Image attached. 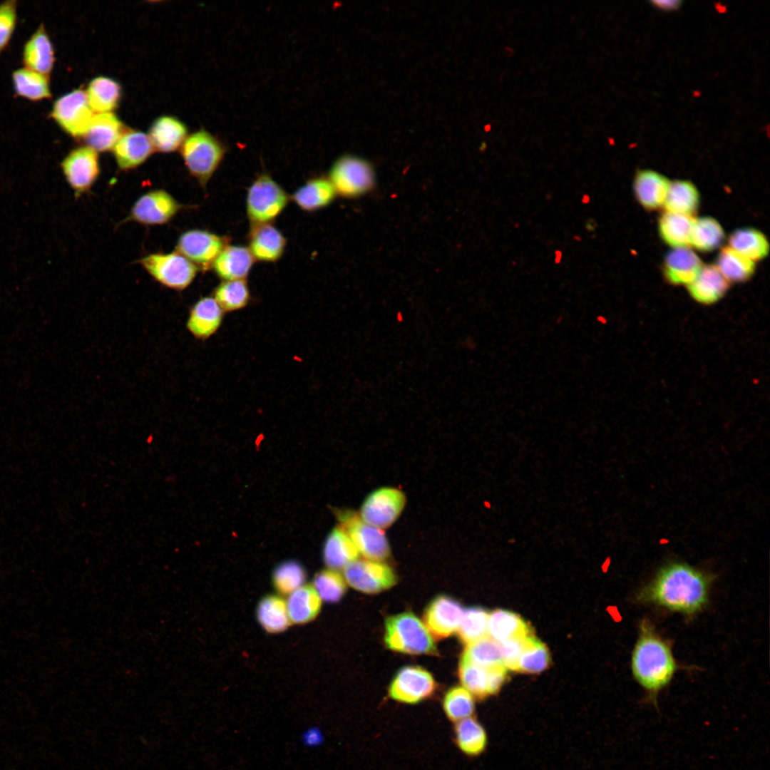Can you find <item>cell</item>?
Wrapping results in <instances>:
<instances>
[{
    "label": "cell",
    "instance_id": "cell-1",
    "mask_svg": "<svg viewBox=\"0 0 770 770\" xmlns=\"http://www.w3.org/2000/svg\"><path fill=\"white\" fill-rule=\"evenodd\" d=\"M711 578L684 563L664 566L640 592L639 601L692 615L707 603Z\"/></svg>",
    "mask_w": 770,
    "mask_h": 770
},
{
    "label": "cell",
    "instance_id": "cell-2",
    "mask_svg": "<svg viewBox=\"0 0 770 770\" xmlns=\"http://www.w3.org/2000/svg\"><path fill=\"white\" fill-rule=\"evenodd\" d=\"M677 664L669 645L654 630L650 622L642 621L632 656L634 677L654 704L659 692L671 681Z\"/></svg>",
    "mask_w": 770,
    "mask_h": 770
},
{
    "label": "cell",
    "instance_id": "cell-3",
    "mask_svg": "<svg viewBox=\"0 0 770 770\" xmlns=\"http://www.w3.org/2000/svg\"><path fill=\"white\" fill-rule=\"evenodd\" d=\"M384 640L388 649L401 653L435 654L437 652L426 625L409 611L386 619Z\"/></svg>",
    "mask_w": 770,
    "mask_h": 770
},
{
    "label": "cell",
    "instance_id": "cell-4",
    "mask_svg": "<svg viewBox=\"0 0 770 770\" xmlns=\"http://www.w3.org/2000/svg\"><path fill=\"white\" fill-rule=\"evenodd\" d=\"M226 151L222 141L205 129L188 135L180 147V153L188 172L202 187H205L212 177Z\"/></svg>",
    "mask_w": 770,
    "mask_h": 770
},
{
    "label": "cell",
    "instance_id": "cell-5",
    "mask_svg": "<svg viewBox=\"0 0 770 770\" xmlns=\"http://www.w3.org/2000/svg\"><path fill=\"white\" fill-rule=\"evenodd\" d=\"M289 200L288 193L269 174H260L247 192L246 213L251 226L272 223Z\"/></svg>",
    "mask_w": 770,
    "mask_h": 770
},
{
    "label": "cell",
    "instance_id": "cell-6",
    "mask_svg": "<svg viewBox=\"0 0 770 770\" xmlns=\"http://www.w3.org/2000/svg\"><path fill=\"white\" fill-rule=\"evenodd\" d=\"M337 195L356 198L371 191L376 178L371 163L359 156L346 154L332 164L328 174Z\"/></svg>",
    "mask_w": 770,
    "mask_h": 770
},
{
    "label": "cell",
    "instance_id": "cell-7",
    "mask_svg": "<svg viewBox=\"0 0 770 770\" xmlns=\"http://www.w3.org/2000/svg\"><path fill=\"white\" fill-rule=\"evenodd\" d=\"M341 528L346 532L364 559L384 562L391 555V548L384 530L374 527L351 510L338 513Z\"/></svg>",
    "mask_w": 770,
    "mask_h": 770
},
{
    "label": "cell",
    "instance_id": "cell-8",
    "mask_svg": "<svg viewBox=\"0 0 770 770\" xmlns=\"http://www.w3.org/2000/svg\"><path fill=\"white\" fill-rule=\"evenodd\" d=\"M143 268L158 282L181 290L194 280L198 267L178 252L153 253L140 260Z\"/></svg>",
    "mask_w": 770,
    "mask_h": 770
},
{
    "label": "cell",
    "instance_id": "cell-9",
    "mask_svg": "<svg viewBox=\"0 0 770 770\" xmlns=\"http://www.w3.org/2000/svg\"><path fill=\"white\" fill-rule=\"evenodd\" d=\"M406 496L399 488L381 487L370 493L361 505L359 516L367 523L384 530L394 524L406 505Z\"/></svg>",
    "mask_w": 770,
    "mask_h": 770
},
{
    "label": "cell",
    "instance_id": "cell-10",
    "mask_svg": "<svg viewBox=\"0 0 770 770\" xmlns=\"http://www.w3.org/2000/svg\"><path fill=\"white\" fill-rule=\"evenodd\" d=\"M436 683L431 673L419 666H405L396 672L388 688L391 699L406 704H416L431 697Z\"/></svg>",
    "mask_w": 770,
    "mask_h": 770
},
{
    "label": "cell",
    "instance_id": "cell-11",
    "mask_svg": "<svg viewBox=\"0 0 770 770\" xmlns=\"http://www.w3.org/2000/svg\"><path fill=\"white\" fill-rule=\"evenodd\" d=\"M343 571L346 583L355 590L367 594L384 591L397 582L395 571L384 562L357 559L345 567Z\"/></svg>",
    "mask_w": 770,
    "mask_h": 770
},
{
    "label": "cell",
    "instance_id": "cell-12",
    "mask_svg": "<svg viewBox=\"0 0 770 770\" xmlns=\"http://www.w3.org/2000/svg\"><path fill=\"white\" fill-rule=\"evenodd\" d=\"M94 115L84 91L76 89L60 97L53 106L51 116L73 137H83Z\"/></svg>",
    "mask_w": 770,
    "mask_h": 770
},
{
    "label": "cell",
    "instance_id": "cell-13",
    "mask_svg": "<svg viewBox=\"0 0 770 770\" xmlns=\"http://www.w3.org/2000/svg\"><path fill=\"white\" fill-rule=\"evenodd\" d=\"M227 239L204 230H190L183 232L177 242V252L185 257L198 268L207 270L224 247Z\"/></svg>",
    "mask_w": 770,
    "mask_h": 770
},
{
    "label": "cell",
    "instance_id": "cell-14",
    "mask_svg": "<svg viewBox=\"0 0 770 770\" xmlns=\"http://www.w3.org/2000/svg\"><path fill=\"white\" fill-rule=\"evenodd\" d=\"M180 204L164 190H154L141 195L134 203L126 220L147 225L168 222L181 209Z\"/></svg>",
    "mask_w": 770,
    "mask_h": 770
},
{
    "label": "cell",
    "instance_id": "cell-15",
    "mask_svg": "<svg viewBox=\"0 0 770 770\" xmlns=\"http://www.w3.org/2000/svg\"><path fill=\"white\" fill-rule=\"evenodd\" d=\"M61 167L75 192L85 193L91 188L100 173L98 152L86 145L73 149L63 159Z\"/></svg>",
    "mask_w": 770,
    "mask_h": 770
},
{
    "label": "cell",
    "instance_id": "cell-16",
    "mask_svg": "<svg viewBox=\"0 0 770 770\" xmlns=\"http://www.w3.org/2000/svg\"><path fill=\"white\" fill-rule=\"evenodd\" d=\"M463 613V609L458 600L440 595L427 605L423 620L431 635L436 639H443L457 631Z\"/></svg>",
    "mask_w": 770,
    "mask_h": 770
},
{
    "label": "cell",
    "instance_id": "cell-17",
    "mask_svg": "<svg viewBox=\"0 0 770 770\" xmlns=\"http://www.w3.org/2000/svg\"><path fill=\"white\" fill-rule=\"evenodd\" d=\"M286 245V237L272 223L251 226L247 248L255 261H278L282 257Z\"/></svg>",
    "mask_w": 770,
    "mask_h": 770
},
{
    "label": "cell",
    "instance_id": "cell-18",
    "mask_svg": "<svg viewBox=\"0 0 770 770\" xmlns=\"http://www.w3.org/2000/svg\"><path fill=\"white\" fill-rule=\"evenodd\" d=\"M153 151L148 135L133 129H125L113 148L115 162L123 170L140 165Z\"/></svg>",
    "mask_w": 770,
    "mask_h": 770
},
{
    "label": "cell",
    "instance_id": "cell-19",
    "mask_svg": "<svg viewBox=\"0 0 770 770\" xmlns=\"http://www.w3.org/2000/svg\"><path fill=\"white\" fill-rule=\"evenodd\" d=\"M125 130V125L113 112L94 113L83 138L86 146L105 152L113 150Z\"/></svg>",
    "mask_w": 770,
    "mask_h": 770
},
{
    "label": "cell",
    "instance_id": "cell-20",
    "mask_svg": "<svg viewBox=\"0 0 770 770\" xmlns=\"http://www.w3.org/2000/svg\"><path fill=\"white\" fill-rule=\"evenodd\" d=\"M453 724V741L463 754L476 758L485 753L488 744V733L474 715Z\"/></svg>",
    "mask_w": 770,
    "mask_h": 770
},
{
    "label": "cell",
    "instance_id": "cell-21",
    "mask_svg": "<svg viewBox=\"0 0 770 770\" xmlns=\"http://www.w3.org/2000/svg\"><path fill=\"white\" fill-rule=\"evenodd\" d=\"M255 261L247 247L227 245L212 267L223 280L245 279Z\"/></svg>",
    "mask_w": 770,
    "mask_h": 770
},
{
    "label": "cell",
    "instance_id": "cell-22",
    "mask_svg": "<svg viewBox=\"0 0 770 770\" xmlns=\"http://www.w3.org/2000/svg\"><path fill=\"white\" fill-rule=\"evenodd\" d=\"M224 311L214 297L200 298L192 307L187 327L196 338L205 339L220 327Z\"/></svg>",
    "mask_w": 770,
    "mask_h": 770
},
{
    "label": "cell",
    "instance_id": "cell-23",
    "mask_svg": "<svg viewBox=\"0 0 770 770\" xmlns=\"http://www.w3.org/2000/svg\"><path fill=\"white\" fill-rule=\"evenodd\" d=\"M702 267L699 257L688 247L674 248L670 251L663 265L666 279L674 285L689 284Z\"/></svg>",
    "mask_w": 770,
    "mask_h": 770
},
{
    "label": "cell",
    "instance_id": "cell-24",
    "mask_svg": "<svg viewBox=\"0 0 770 770\" xmlns=\"http://www.w3.org/2000/svg\"><path fill=\"white\" fill-rule=\"evenodd\" d=\"M148 135L154 150L170 153L180 148L188 136V128L177 118L162 115L153 121Z\"/></svg>",
    "mask_w": 770,
    "mask_h": 770
},
{
    "label": "cell",
    "instance_id": "cell-25",
    "mask_svg": "<svg viewBox=\"0 0 770 770\" xmlns=\"http://www.w3.org/2000/svg\"><path fill=\"white\" fill-rule=\"evenodd\" d=\"M669 180L661 173L651 170H640L634 180V192L640 204L652 210L664 205Z\"/></svg>",
    "mask_w": 770,
    "mask_h": 770
},
{
    "label": "cell",
    "instance_id": "cell-26",
    "mask_svg": "<svg viewBox=\"0 0 770 770\" xmlns=\"http://www.w3.org/2000/svg\"><path fill=\"white\" fill-rule=\"evenodd\" d=\"M337 195L328 178L315 177L298 188L290 200L303 211L315 212L329 205Z\"/></svg>",
    "mask_w": 770,
    "mask_h": 770
},
{
    "label": "cell",
    "instance_id": "cell-27",
    "mask_svg": "<svg viewBox=\"0 0 770 770\" xmlns=\"http://www.w3.org/2000/svg\"><path fill=\"white\" fill-rule=\"evenodd\" d=\"M729 282L715 265L702 266L696 278L688 284L690 295L698 302L712 304L727 292Z\"/></svg>",
    "mask_w": 770,
    "mask_h": 770
},
{
    "label": "cell",
    "instance_id": "cell-28",
    "mask_svg": "<svg viewBox=\"0 0 770 770\" xmlns=\"http://www.w3.org/2000/svg\"><path fill=\"white\" fill-rule=\"evenodd\" d=\"M359 556L356 546L340 526L331 531L323 547V559L329 569H344Z\"/></svg>",
    "mask_w": 770,
    "mask_h": 770
},
{
    "label": "cell",
    "instance_id": "cell-29",
    "mask_svg": "<svg viewBox=\"0 0 770 770\" xmlns=\"http://www.w3.org/2000/svg\"><path fill=\"white\" fill-rule=\"evenodd\" d=\"M23 56L27 68L46 76L51 73L54 63V52L43 26L26 43Z\"/></svg>",
    "mask_w": 770,
    "mask_h": 770
},
{
    "label": "cell",
    "instance_id": "cell-30",
    "mask_svg": "<svg viewBox=\"0 0 770 770\" xmlns=\"http://www.w3.org/2000/svg\"><path fill=\"white\" fill-rule=\"evenodd\" d=\"M322 602L311 585H303L288 595L286 604L291 623L304 624L313 620L320 611Z\"/></svg>",
    "mask_w": 770,
    "mask_h": 770
},
{
    "label": "cell",
    "instance_id": "cell-31",
    "mask_svg": "<svg viewBox=\"0 0 770 770\" xmlns=\"http://www.w3.org/2000/svg\"><path fill=\"white\" fill-rule=\"evenodd\" d=\"M85 93L94 113H108L118 107L121 98V87L109 77L98 76L90 81Z\"/></svg>",
    "mask_w": 770,
    "mask_h": 770
},
{
    "label": "cell",
    "instance_id": "cell-32",
    "mask_svg": "<svg viewBox=\"0 0 770 770\" xmlns=\"http://www.w3.org/2000/svg\"><path fill=\"white\" fill-rule=\"evenodd\" d=\"M524 620L515 612L496 610L489 614L488 635L498 643L508 639L531 635Z\"/></svg>",
    "mask_w": 770,
    "mask_h": 770
},
{
    "label": "cell",
    "instance_id": "cell-33",
    "mask_svg": "<svg viewBox=\"0 0 770 770\" xmlns=\"http://www.w3.org/2000/svg\"><path fill=\"white\" fill-rule=\"evenodd\" d=\"M699 204V194L689 181L677 180L669 183L664 202L667 212L691 217Z\"/></svg>",
    "mask_w": 770,
    "mask_h": 770
},
{
    "label": "cell",
    "instance_id": "cell-34",
    "mask_svg": "<svg viewBox=\"0 0 770 770\" xmlns=\"http://www.w3.org/2000/svg\"><path fill=\"white\" fill-rule=\"evenodd\" d=\"M257 617L262 628L269 633H279L291 624L286 600L278 595H267L259 602Z\"/></svg>",
    "mask_w": 770,
    "mask_h": 770
},
{
    "label": "cell",
    "instance_id": "cell-35",
    "mask_svg": "<svg viewBox=\"0 0 770 770\" xmlns=\"http://www.w3.org/2000/svg\"><path fill=\"white\" fill-rule=\"evenodd\" d=\"M729 242L732 249L753 262L764 258L769 251L767 238L755 228L736 230L730 235Z\"/></svg>",
    "mask_w": 770,
    "mask_h": 770
},
{
    "label": "cell",
    "instance_id": "cell-36",
    "mask_svg": "<svg viewBox=\"0 0 770 770\" xmlns=\"http://www.w3.org/2000/svg\"><path fill=\"white\" fill-rule=\"evenodd\" d=\"M693 220L689 216L677 213H663L658 222L662 240L674 248L688 247Z\"/></svg>",
    "mask_w": 770,
    "mask_h": 770
},
{
    "label": "cell",
    "instance_id": "cell-37",
    "mask_svg": "<svg viewBox=\"0 0 770 770\" xmlns=\"http://www.w3.org/2000/svg\"><path fill=\"white\" fill-rule=\"evenodd\" d=\"M715 266L728 282L746 281L751 278L755 270L754 262L730 247L721 250Z\"/></svg>",
    "mask_w": 770,
    "mask_h": 770
},
{
    "label": "cell",
    "instance_id": "cell-38",
    "mask_svg": "<svg viewBox=\"0 0 770 770\" xmlns=\"http://www.w3.org/2000/svg\"><path fill=\"white\" fill-rule=\"evenodd\" d=\"M724 240V232L717 220L711 217L693 220L690 245L697 250L708 252L717 249Z\"/></svg>",
    "mask_w": 770,
    "mask_h": 770
},
{
    "label": "cell",
    "instance_id": "cell-39",
    "mask_svg": "<svg viewBox=\"0 0 770 770\" xmlns=\"http://www.w3.org/2000/svg\"><path fill=\"white\" fill-rule=\"evenodd\" d=\"M13 83L16 93L29 100L39 101L51 96L47 76L27 68L13 73Z\"/></svg>",
    "mask_w": 770,
    "mask_h": 770
},
{
    "label": "cell",
    "instance_id": "cell-40",
    "mask_svg": "<svg viewBox=\"0 0 770 770\" xmlns=\"http://www.w3.org/2000/svg\"><path fill=\"white\" fill-rule=\"evenodd\" d=\"M214 298L224 312L244 308L250 299L245 279L223 280L215 289Z\"/></svg>",
    "mask_w": 770,
    "mask_h": 770
},
{
    "label": "cell",
    "instance_id": "cell-41",
    "mask_svg": "<svg viewBox=\"0 0 770 770\" xmlns=\"http://www.w3.org/2000/svg\"><path fill=\"white\" fill-rule=\"evenodd\" d=\"M475 698L463 686H454L443 695L442 707L447 719L453 723L473 716Z\"/></svg>",
    "mask_w": 770,
    "mask_h": 770
},
{
    "label": "cell",
    "instance_id": "cell-42",
    "mask_svg": "<svg viewBox=\"0 0 770 770\" xmlns=\"http://www.w3.org/2000/svg\"><path fill=\"white\" fill-rule=\"evenodd\" d=\"M461 661L488 669L503 664L499 643L486 636L466 645Z\"/></svg>",
    "mask_w": 770,
    "mask_h": 770
},
{
    "label": "cell",
    "instance_id": "cell-43",
    "mask_svg": "<svg viewBox=\"0 0 770 770\" xmlns=\"http://www.w3.org/2000/svg\"><path fill=\"white\" fill-rule=\"evenodd\" d=\"M488 612L481 607H471L463 610L457 630L459 640L466 645L486 637L488 634Z\"/></svg>",
    "mask_w": 770,
    "mask_h": 770
},
{
    "label": "cell",
    "instance_id": "cell-44",
    "mask_svg": "<svg viewBox=\"0 0 770 770\" xmlns=\"http://www.w3.org/2000/svg\"><path fill=\"white\" fill-rule=\"evenodd\" d=\"M550 662L546 646L530 635L519 657L517 670L527 673H538L545 670Z\"/></svg>",
    "mask_w": 770,
    "mask_h": 770
},
{
    "label": "cell",
    "instance_id": "cell-45",
    "mask_svg": "<svg viewBox=\"0 0 770 770\" xmlns=\"http://www.w3.org/2000/svg\"><path fill=\"white\" fill-rule=\"evenodd\" d=\"M305 580V570L294 560L285 561L279 565L272 576L273 585L277 591L287 595L304 585Z\"/></svg>",
    "mask_w": 770,
    "mask_h": 770
},
{
    "label": "cell",
    "instance_id": "cell-46",
    "mask_svg": "<svg viewBox=\"0 0 770 770\" xmlns=\"http://www.w3.org/2000/svg\"><path fill=\"white\" fill-rule=\"evenodd\" d=\"M312 586L321 600L327 602L339 601L346 589L344 576L338 570L329 568L322 570L315 575Z\"/></svg>",
    "mask_w": 770,
    "mask_h": 770
},
{
    "label": "cell",
    "instance_id": "cell-47",
    "mask_svg": "<svg viewBox=\"0 0 770 770\" xmlns=\"http://www.w3.org/2000/svg\"><path fill=\"white\" fill-rule=\"evenodd\" d=\"M458 675L463 687L474 698L483 699L489 697L487 669L470 662L461 661Z\"/></svg>",
    "mask_w": 770,
    "mask_h": 770
},
{
    "label": "cell",
    "instance_id": "cell-48",
    "mask_svg": "<svg viewBox=\"0 0 770 770\" xmlns=\"http://www.w3.org/2000/svg\"><path fill=\"white\" fill-rule=\"evenodd\" d=\"M530 635L513 637L499 643L502 664L506 669L517 670L519 657Z\"/></svg>",
    "mask_w": 770,
    "mask_h": 770
},
{
    "label": "cell",
    "instance_id": "cell-49",
    "mask_svg": "<svg viewBox=\"0 0 770 770\" xmlns=\"http://www.w3.org/2000/svg\"><path fill=\"white\" fill-rule=\"evenodd\" d=\"M16 6L14 1L0 5V52L7 45L15 27Z\"/></svg>",
    "mask_w": 770,
    "mask_h": 770
},
{
    "label": "cell",
    "instance_id": "cell-50",
    "mask_svg": "<svg viewBox=\"0 0 770 770\" xmlns=\"http://www.w3.org/2000/svg\"><path fill=\"white\" fill-rule=\"evenodd\" d=\"M507 669L503 664L487 669V682L489 696L494 695L500 689L504 683Z\"/></svg>",
    "mask_w": 770,
    "mask_h": 770
},
{
    "label": "cell",
    "instance_id": "cell-51",
    "mask_svg": "<svg viewBox=\"0 0 770 770\" xmlns=\"http://www.w3.org/2000/svg\"><path fill=\"white\" fill-rule=\"evenodd\" d=\"M324 737L321 729L312 726L306 729L301 735V741L307 747L315 748L321 746Z\"/></svg>",
    "mask_w": 770,
    "mask_h": 770
},
{
    "label": "cell",
    "instance_id": "cell-52",
    "mask_svg": "<svg viewBox=\"0 0 770 770\" xmlns=\"http://www.w3.org/2000/svg\"><path fill=\"white\" fill-rule=\"evenodd\" d=\"M652 4L657 8L663 11H677L680 9L682 4L681 1H652Z\"/></svg>",
    "mask_w": 770,
    "mask_h": 770
}]
</instances>
